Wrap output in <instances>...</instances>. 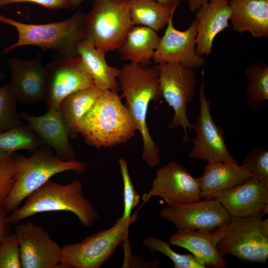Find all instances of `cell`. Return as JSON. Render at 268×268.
Segmentation results:
<instances>
[{
	"label": "cell",
	"instance_id": "cell-28",
	"mask_svg": "<svg viewBox=\"0 0 268 268\" xmlns=\"http://www.w3.org/2000/svg\"><path fill=\"white\" fill-rule=\"evenodd\" d=\"M43 143L27 125H20L0 133V150L14 153L19 150L33 152Z\"/></svg>",
	"mask_w": 268,
	"mask_h": 268
},
{
	"label": "cell",
	"instance_id": "cell-15",
	"mask_svg": "<svg viewBox=\"0 0 268 268\" xmlns=\"http://www.w3.org/2000/svg\"><path fill=\"white\" fill-rule=\"evenodd\" d=\"M171 17L164 35L160 37L152 60L155 64L161 63H180L196 68L203 66L205 59L196 53L197 21L193 20L184 31L176 29Z\"/></svg>",
	"mask_w": 268,
	"mask_h": 268
},
{
	"label": "cell",
	"instance_id": "cell-36",
	"mask_svg": "<svg viewBox=\"0 0 268 268\" xmlns=\"http://www.w3.org/2000/svg\"><path fill=\"white\" fill-rule=\"evenodd\" d=\"M24 2L36 3L50 9L74 8L68 0H0V6Z\"/></svg>",
	"mask_w": 268,
	"mask_h": 268
},
{
	"label": "cell",
	"instance_id": "cell-32",
	"mask_svg": "<svg viewBox=\"0 0 268 268\" xmlns=\"http://www.w3.org/2000/svg\"><path fill=\"white\" fill-rule=\"evenodd\" d=\"M253 177L268 186V151L265 147H256L248 153L241 162Z\"/></svg>",
	"mask_w": 268,
	"mask_h": 268
},
{
	"label": "cell",
	"instance_id": "cell-21",
	"mask_svg": "<svg viewBox=\"0 0 268 268\" xmlns=\"http://www.w3.org/2000/svg\"><path fill=\"white\" fill-rule=\"evenodd\" d=\"M232 29L249 32L255 38L268 37V0L228 1Z\"/></svg>",
	"mask_w": 268,
	"mask_h": 268
},
{
	"label": "cell",
	"instance_id": "cell-30",
	"mask_svg": "<svg viewBox=\"0 0 268 268\" xmlns=\"http://www.w3.org/2000/svg\"><path fill=\"white\" fill-rule=\"evenodd\" d=\"M17 101L9 83L0 87V133L22 124Z\"/></svg>",
	"mask_w": 268,
	"mask_h": 268
},
{
	"label": "cell",
	"instance_id": "cell-8",
	"mask_svg": "<svg viewBox=\"0 0 268 268\" xmlns=\"http://www.w3.org/2000/svg\"><path fill=\"white\" fill-rule=\"evenodd\" d=\"M134 26L128 0H94L86 14L84 40L106 55L119 49Z\"/></svg>",
	"mask_w": 268,
	"mask_h": 268
},
{
	"label": "cell",
	"instance_id": "cell-7",
	"mask_svg": "<svg viewBox=\"0 0 268 268\" xmlns=\"http://www.w3.org/2000/svg\"><path fill=\"white\" fill-rule=\"evenodd\" d=\"M137 212L127 219L121 216L111 228L89 235L78 243L62 247L61 268L101 267L128 239L129 227L136 220Z\"/></svg>",
	"mask_w": 268,
	"mask_h": 268
},
{
	"label": "cell",
	"instance_id": "cell-3",
	"mask_svg": "<svg viewBox=\"0 0 268 268\" xmlns=\"http://www.w3.org/2000/svg\"><path fill=\"white\" fill-rule=\"evenodd\" d=\"M83 188V183L79 180L65 185L49 180L29 195L22 206L7 214L6 221L15 225L37 213L64 211L75 214L84 227H91L99 214L84 196Z\"/></svg>",
	"mask_w": 268,
	"mask_h": 268
},
{
	"label": "cell",
	"instance_id": "cell-17",
	"mask_svg": "<svg viewBox=\"0 0 268 268\" xmlns=\"http://www.w3.org/2000/svg\"><path fill=\"white\" fill-rule=\"evenodd\" d=\"M214 199L231 217L263 215L268 211V186L252 177L242 184L219 193Z\"/></svg>",
	"mask_w": 268,
	"mask_h": 268
},
{
	"label": "cell",
	"instance_id": "cell-18",
	"mask_svg": "<svg viewBox=\"0 0 268 268\" xmlns=\"http://www.w3.org/2000/svg\"><path fill=\"white\" fill-rule=\"evenodd\" d=\"M19 117L43 144L54 149L59 158L66 161L75 160L74 151L59 110H48L45 114L38 116L21 113Z\"/></svg>",
	"mask_w": 268,
	"mask_h": 268
},
{
	"label": "cell",
	"instance_id": "cell-19",
	"mask_svg": "<svg viewBox=\"0 0 268 268\" xmlns=\"http://www.w3.org/2000/svg\"><path fill=\"white\" fill-rule=\"evenodd\" d=\"M228 0H209L198 10L196 53L201 56L209 55L216 36L229 27L231 11Z\"/></svg>",
	"mask_w": 268,
	"mask_h": 268
},
{
	"label": "cell",
	"instance_id": "cell-38",
	"mask_svg": "<svg viewBox=\"0 0 268 268\" xmlns=\"http://www.w3.org/2000/svg\"><path fill=\"white\" fill-rule=\"evenodd\" d=\"M209 0H188L189 10L192 12L197 11L202 5L206 3Z\"/></svg>",
	"mask_w": 268,
	"mask_h": 268
},
{
	"label": "cell",
	"instance_id": "cell-20",
	"mask_svg": "<svg viewBox=\"0 0 268 268\" xmlns=\"http://www.w3.org/2000/svg\"><path fill=\"white\" fill-rule=\"evenodd\" d=\"M252 177L245 166L211 162L205 165L203 174L198 180L202 198L210 200L214 199L219 193L242 184Z\"/></svg>",
	"mask_w": 268,
	"mask_h": 268
},
{
	"label": "cell",
	"instance_id": "cell-25",
	"mask_svg": "<svg viewBox=\"0 0 268 268\" xmlns=\"http://www.w3.org/2000/svg\"><path fill=\"white\" fill-rule=\"evenodd\" d=\"M104 91L94 86L74 92L62 101L59 111L69 138L77 137L81 120Z\"/></svg>",
	"mask_w": 268,
	"mask_h": 268
},
{
	"label": "cell",
	"instance_id": "cell-16",
	"mask_svg": "<svg viewBox=\"0 0 268 268\" xmlns=\"http://www.w3.org/2000/svg\"><path fill=\"white\" fill-rule=\"evenodd\" d=\"M11 70L9 86L17 100L23 104L44 101L45 66L41 55L29 60L8 59Z\"/></svg>",
	"mask_w": 268,
	"mask_h": 268
},
{
	"label": "cell",
	"instance_id": "cell-39",
	"mask_svg": "<svg viewBox=\"0 0 268 268\" xmlns=\"http://www.w3.org/2000/svg\"><path fill=\"white\" fill-rule=\"evenodd\" d=\"M157 1L168 8H176L180 2L184 0H156Z\"/></svg>",
	"mask_w": 268,
	"mask_h": 268
},
{
	"label": "cell",
	"instance_id": "cell-24",
	"mask_svg": "<svg viewBox=\"0 0 268 268\" xmlns=\"http://www.w3.org/2000/svg\"><path fill=\"white\" fill-rule=\"evenodd\" d=\"M77 52L96 86L103 90H120L117 79L120 69L107 64L105 54L85 40L78 44Z\"/></svg>",
	"mask_w": 268,
	"mask_h": 268
},
{
	"label": "cell",
	"instance_id": "cell-26",
	"mask_svg": "<svg viewBox=\"0 0 268 268\" xmlns=\"http://www.w3.org/2000/svg\"><path fill=\"white\" fill-rule=\"evenodd\" d=\"M130 20L134 25H141L158 31L167 26L176 8H168L156 0H128Z\"/></svg>",
	"mask_w": 268,
	"mask_h": 268
},
{
	"label": "cell",
	"instance_id": "cell-2",
	"mask_svg": "<svg viewBox=\"0 0 268 268\" xmlns=\"http://www.w3.org/2000/svg\"><path fill=\"white\" fill-rule=\"evenodd\" d=\"M134 121L118 92L104 90L81 120L78 133L88 145L110 147L130 140L137 131Z\"/></svg>",
	"mask_w": 268,
	"mask_h": 268
},
{
	"label": "cell",
	"instance_id": "cell-5",
	"mask_svg": "<svg viewBox=\"0 0 268 268\" xmlns=\"http://www.w3.org/2000/svg\"><path fill=\"white\" fill-rule=\"evenodd\" d=\"M28 157L14 155L16 173L14 185L3 207L8 214L19 207L24 200L53 176L73 171L81 174L86 165L75 160L66 161L59 158L49 147L41 146Z\"/></svg>",
	"mask_w": 268,
	"mask_h": 268
},
{
	"label": "cell",
	"instance_id": "cell-9",
	"mask_svg": "<svg viewBox=\"0 0 268 268\" xmlns=\"http://www.w3.org/2000/svg\"><path fill=\"white\" fill-rule=\"evenodd\" d=\"M153 66L157 72L162 97L174 111L168 127L183 129L184 136L182 144H184L190 141L188 130H193L188 116L187 105L195 96V70L176 63H161Z\"/></svg>",
	"mask_w": 268,
	"mask_h": 268
},
{
	"label": "cell",
	"instance_id": "cell-34",
	"mask_svg": "<svg viewBox=\"0 0 268 268\" xmlns=\"http://www.w3.org/2000/svg\"><path fill=\"white\" fill-rule=\"evenodd\" d=\"M18 242L15 233H10L0 241V268H20Z\"/></svg>",
	"mask_w": 268,
	"mask_h": 268
},
{
	"label": "cell",
	"instance_id": "cell-6",
	"mask_svg": "<svg viewBox=\"0 0 268 268\" xmlns=\"http://www.w3.org/2000/svg\"><path fill=\"white\" fill-rule=\"evenodd\" d=\"M262 214L231 217L213 231L222 256L232 255L246 263H265L268 259V219Z\"/></svg>",
	"mask_w": 268,
	"mask_h": 268
},
{
	"label": "cell",
	"instance_id": "cell-40",
	"mask_svg": "<svg viewBox=\"0 0 268 268\" xmlns=\"http://www.w3.org/2000/svg\"><path fill=\"white\" fill-rule=\"evenodd\" d=\"M72 5L73 8H75L79 5L81 2L86 0H68Z\"/></svg>",
	"mask_w": 268,
	"mask_h": 268
},
{
	"label": "cell",
	"instance_id": "cell-35",
	"mask_svg": "<svg viewBox=\"0 0 268 268\" xmlns=\"http://www.w3.org/2000/svg\"><path fill=\"white\" fill-rule=\"evenodd\" d=\"M124 250V260L122 268L142 267V268H157L159 265L158 260L152 262H145L141 258L132 255L131 246L127 239L122 245Z\"/></svg>",
	"mask_w": 268,
	"mask_h": 268
},
{
	"label": "cell",
	"instance_id": "cell-33",
	"mask_svg": "<svg viewBox=\"0 0 268 268\" xmlns=\"http://www.w3.org/2000/svg\"><path fill=\"white\" fill-rule=\"evenodd\" d=\"M118 162L123 182L124 211L122 217L127 219L131 217L133 208L139 203L140 195L132 183L126 161L120 158Z\"/></svg>",
	"mask_w": 268,
	"mask_h": 268
},
{
	"label": "cell",
	"instance_id": "cell-13",
	"mask_svg": "<svg viewBox=\"0 0 268 268\" xmlns=\"http://www.w3.org/2000/svg\"><path fill=\"white\" fill-rule=\"evenodd\" d=\"M15 226L22 268H59L62 247L46 230L31 221Z\"/></svg>",
	"mask_w": 268,
	"mask_h": 268
},
{
	"label": "cell",
	"instance_id": "cell-4",
	"mask_svg": "<svg viewBox=\"0 0 268 268\" xmlns=\"http://www.w3.org/2000/svg\"><path fill=\"white\" fill-rule=\"evenodd\" d=\"M86 21V14L81 10L64 20L43 24L24 23L0 15V22L15 27L18 35L17 42L5 48L4 53L31 45L54 50L58 58L78 57L77 46L85 38Z\"/></svg>",
	"mask_w": 268,
	"mask_h": 268
},
{
	"label": "cell",
	"instance_id": "cell-27",
	"mask_svg": "<svg viewBox=\"0 0 268 268\" xmlns=\"http://www.w3.org/2000/svg\"><path fill=\"white\" fill-rule=\"evenodd\" d=\"M248 82L245 89L249 106L260 109L268 100V65L265 62L253 63L246 67Z\"/></svg>",
	"mask_w": 268,
	"mask_h": 268
},
{
	"label": "cell",
	"instance_id": "cell-12",
	"mask_svg": "<svg viewBox=\"0 0 268 268\" xmlns=\"http://www.w3.org/2000/svg\"><path fill=\"white\" fill-rule=\"evenodd\" d=\"M160 216L177 229L209 231L223 226L231 218L222 204L214 199L167 204L161 210Z\"/></svg>",
	"mask_w": 268,
	"mask_h": 268
},
{
	"label": "cell",
	"instance_id": "cell-1",
	"mask_svg": "<svg viewBox=\"0 0 268 268\" xmlns=\"http://www.w3.org/2000/svg\"><path fill=\"white\" fill-rule=\"evenodd\" d=\"M117 79L126 100L125 105L141 136V158L154 168L160 164V149L150 135L146 118L150 102L162 97L157 71L154 66L130 63L120 69Z\"/></svg>",
	"mask_w": 268,
	"mask_h": 268
},
{
	"label": "cell",
	"instance_id": "cell-31",
	"mask_svg": "<svg viewBox=\"0 0 268 268\" xmlns=\"http://www.w3.org/2000/svg\"><path fill=\"white\" fill-rule=\"evenodd\" d=\"M16 164L14 153L0 150V206L3 203L14 185Z\"/></svg>",
	"mask_w": 268,
	"mask_h": 268
},
{
	"label": "cell",
	"instance_id": "cell-23",
	"mask_svg": "<svg viewBox=\"0 0 268 268\" xmlns=\"http://www.w3.org/2000/svg\"><path fill=\"white\" fill-rule=\"evenodd\" d=\"M160 39L156 31L151 28L134 25L118 49L120 58L130 63L150 65Z\"/></svg>",
	"mask_w": 268,
	"mask_h": 268
},
{
	"label": "cell",
	"instance_id": "cell-10",
	"mask_svg": "<svg viewBox=\"0 0 268 268\" xmlns=\"http://www.w3.org/2000/svg\"><path fill=\"white\" fill-rule=\"evenodd\" d=\"M200 112L192 130L195 136L190 139L193 147L189 153L191 159L207 162H221L238 164L225 144V132L217 125L211 115L210 102L205 93V84L202 81L199 91Z\"/></svg>",
	"mask_w": 268,
	"mask_h": 268
},
{
	"label": "cell",
	"instance_id": "cell-37",
	"mask_svg": "<svg viewBox=\"0 0 268 268\" xmlns=\"http://www.w3.org/2000/svg\"><path fill=\"white\" fill-rule=\"evenodd\" d=\"M7 214L5 212L3 206H0V241L11 233L9 225L6 221Z\"/></svg>",
	"mask_w": 268,
	"mask_h": 268
},
{
	"label": "cell",
	"instance_id": "cell-11",
	"mask_svg": "<svg viewBox=\"0 0 268 268\" xmlns=\"http://www.w3.org/2000/svg\"><path fill=\"white\" fill-rule=\"evenodd\" d=\"M94 86L80 57L57 58L45 65L44 102L48 110H59L67 96Z\"/></svg>",
	"mask_w": 268,
	"mask_h": 268
},
{
	"label": "cell",
	"instance_id": "cell-22",
	"mask_svg": "<svg viewBox=\"0 0 268 268\" xmlns=\"http://www.w3.org/2000/svg\"><path fill=\"white\" fill-rule=\"evenodd\" d=\"M170 244L184 248L205 268H224L226 263L217 250L213 231L201 229H177L170 236Z\"/></svg>",
	"mask_w": 268,
	"mask_h": 268
},
{
	"label": "cell",
	"instance_id": "cell-41",
	"mask_svg": "<svg viewBox=\"0 0 268 268\" xmlns=\"http://www.w3.org/2000/svg\"><path fill=\"white\" fill-rule=\"evenodd\" d=\"M4 76V74L3 73L0 72V82L2 80Z\"/></svg>",
	"mask_w": 268,
	"mask_h": 268
},
{
	"label": "cell",
	"instance_id": "cell-14",
	"mask_svg": "<svg viewBox=\"0 0 268 268\" xmlns=\"http://www.w3.org/2000/svg\"><path fill=\"white\" fill-rule=\"evenodd\" d=\"M153 197L163 199L167 204L186 203L202 199L198 178L175 161H170L156 172L150 190L142 196L143 204Z\"/></svg>",
	"mask_w": 268,
	"mask_h": 268
},
{
	"label": "cell",
	"instance_id": "cell-29",
	"mask_svg": "<svg viewBox=\"0 0 268 268\" xmlns=\"http://www.w3.org/2000/svg\"><path fill=\"white\" fill-rule=\"evenodd\" d=\"M142 244L151 253L158 252L167 256L175 268H205L193 255L178 253L171 248L170 243L155 237H146Z\"/></svg>",
	"mask_w": 268,
	"mask_h": 268
}]
</instances>
